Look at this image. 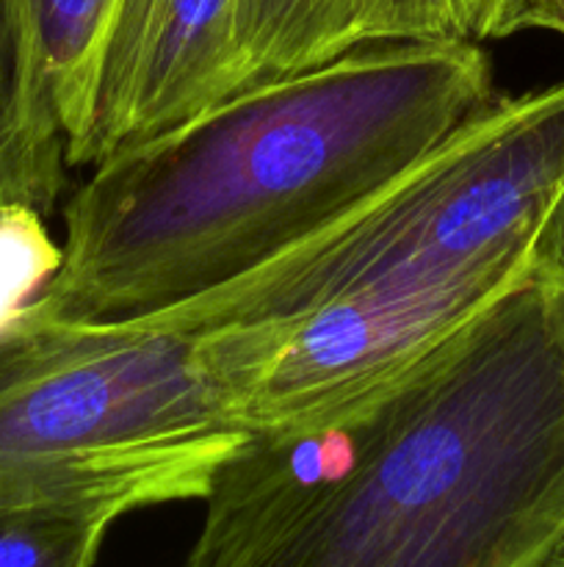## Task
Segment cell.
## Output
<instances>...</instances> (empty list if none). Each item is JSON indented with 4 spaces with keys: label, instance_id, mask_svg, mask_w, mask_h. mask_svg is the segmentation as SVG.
<instances>
[{
    "label": "cell",
    "instance_id": "5b68a950",
    "mask_svg": "<svg viewBox=\"0 0 564 567\" xmlns=\"http://www.w3.org/2000/svg\"><path fill=\"white\" fill-rule=\"evenodd\" d=\"M241 0H122L75 166L180 125L238 86Z\"/></svg>",
    "mask_w": 564,
    "mask_h": 567
},
{
    "label": "cell",
    "instance_id": "8fae6325",
    "mask_svg": "<svg viewBox=\"0 0 564 567\" xmlns=\"http://www.w3.org/2000/svg\"><path fill=\"white\" fill-rule=\"evenodd\" d=\"M61 266L44 214L28 205H0V330L44 291Z\"/></svg>",
    "mask_w": 564,
    "mask_h": 567
},
{
    "label": "cell",
    "instance_id": "52a82bcc",
    "mask_svg": "<svg viewBox=\"0 0 564 567\" xmlns=\"http://www.w3.org/2000/svg\"><path fill=\"white\" fill-rule=\"evenodd\" d=\"M359 6L363 0H241L236 92L296 75L357 48Z\"/></svg>",
    "mask_w": 564,
    "mask_h": 567
},
{
    "label": "cell",
    "instance_id": "30bf717a",
    "mask_svg": "<svg viewBox=\"0 0 564 567\" xmlns=\"http://www.w3.org/2000/svg\"><path fill=\"white\" fill-rule=\"evenodd\" d=\"M116 520L48 504H0V567H94Z\"/></svg>",
    "mask_w": 564,
    "mask_h": 567
},
{
    "label": "cell",
    "instance_id": "8992f818",
    "mask_svg": "<svg viewBox=\"0 0 564 567\" xmlns=\"http://www.w3.org/2000/svg\"><path fill=\"white\" fill-rule=\"evenodd\" d=\"M66 136L28 0H0V205L48 216L64 192Z\"/></svg>",
    "mask_w": 564,
    "mask_h": 567
},
{
    "label": "cell",
    "instance_id": "3957f363",
    "mask_svg": "<svg viewBox=\"0 0 564 567\" xmlns=\"http://www.w3.org/2000/svg\"><path fill=\"white\" fill-rule=\"evenodd\" d=\"M249 435L194 332L28 313L0 330V504L119 520L205 502Z\"/></svg>",
    "mask_w": 564,
    "mask_h": 567
},
{
    "label": "cell",
    "instance_id": "4fadbf2b",
    "mask_svg": "<svg viewBox=\"0 0 564 567\" xmlns=\"http://www.w3.org/2000/svg\"><path fill=\"white\" fill-rule=\"evenodd\" d=\"M542 31H553V33H558V37H564V9L556 11V14L545 22V28H542Z\"/></svg>",
    "mask_w": 564,
    "mask_h": 567
},
{
    "label": "cell",
    "instance_id": "7c38bea8",
    "mask_svg": "<svg viewBox=\"0 0 564 567\" xmlns=\"http://www.w3.org/2000/svg\"><path fill=\"white\" fill-rule=\"evenodd\" d=\"M536 255L564 280V194L558 197L556 208H553L551 219H547L545 230H542Z\"/></svg>",
    "mask_w": 564,
    "mask_h": 567
},
{
    "label": "cell",
    "instance_id": "7a4b0ae2",
    "mask_svg": "<svg viewBox=\"0 0 564 567\" xmlns=\"http://www.w3.org/2000/svg\"><path fill=\"white\" fill-rule=\"evenodd\" d=\"M352 463L254 567H547L564 546V280L529 275L352 404Z\"/></svg>",
    "mask_w": 564,
    "mask_h": 567
},
{
    "label": "cell",
    "instance_id": "9c48e42d",
    "mask_svg": "<svg viewBox=\"0 0 564 567\" xmlns=\"http://www.w3.org/2000/svg\"><path fill=\"white\" fill-rule=\"evenodd\" d=\"M520 0H363L354 42L481 44L518 33Z\"/></svg>",
    "mask_w": 564,
    "mask_h": 567
},
{
    "label": "cell",
    "instance_id": "6da1fadb",
    "mask_svg": "<svg viewBox=\"0 0 564 567\" xmlns=\"http://www.w3.org/2000/svg\"><path fill=\"white\" fill-rule=\"evenodd\" d=\"M495 97L481 44L374 42L241 89L105 155L64 205L61 266L22 313L142 321L288 252Z\"/></svg>",
    "mask_w": 564,
    "mask_h": 567
},
{
    "label": "cell",
    "instance_id": "ba28073f",
    "mask_svg": "<svg viewBox=\"0 0 564 567\" xmlns=\"http://www.w3.org/2000/svg\"><path fill=\"white\" fill-rule=\"evenodd\" d=\"M66 136V158L88 133L100 61L122 0H28Z\"/></svg>",
    "mask_w": 564,
    "mask_h": 567
},
{
    "label": "cell",
    "instance_id": "277c9868",
    "mask_svg": "<svg viewBox=\"0 0 564 567\" xmlns=\"http://www.w3.org/2000/svg\"><path fill=\"white\" fill-rule=\"evenodd\" d=\"M562 194L564 81L495 94L315 236L138 324L186 332L280 324L352 293L523 275Z\"/></svg>",
    "mask_w": 564,
    "mask_h": 567
},
{
    "label": "cell",
    "instance_id": "5bb4252c",
    "mask_svg": "<svg viewBox=\"0 0 564 567\" xmlns=\"http://www.w3.org/2000/svg\"><path fill=\"white\" fill-rule=\"evenodd\" d=\"M547 567H564V546L558 548V554L551 559V565H547Z\"/></svg>",
    "mask_w": 564,
    "mask_h": 567
}]
</instances>
